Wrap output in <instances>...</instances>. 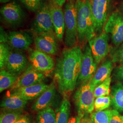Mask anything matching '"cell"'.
Segmentation results:
<instances>
[{"label":"cell","mask_w":123,"mask_h":123,"mask_svg":"<svg viewBox=\"0 0 123 123\" xmlns=\"http://www.w3.org/2000/svg\"><path fill=\"white\" fill-rule=\"evenodd\" d=\"M82 54L81 47L76 45L64 49L57 59L54 79L59 92L64 96L73 91L78 84Z\"/></svg>","instance_id":"1"},{"label":"cell","mask_w":123,"mask_h":123,"mask_svg":"<svg viewBox=\"0 0 123 123\" xmlns=\"http://www.w3.org/2000/svg\"><path fill=\"white\" fill-rule=\"evenodd\" d=\"M78 38L80 44L86 43L96 35L92 10V0H76Z\"/></svg>","instance_id":"2"},{"label":"cell","mask_w":123,"mask_h":123,"mask_svg":"<svg viewBox=\"0 0 123 123\" xmlns=\"http://www.w3.org/2000/svg\"><path fill=\"white\" fill-rule=\"evenodd\" d=\"M63 11L65 25L63 42L67 48H71L76 46L78 41L76 0H67Z\"/></svg>","instance_id":"3"},{"label":"cell","mask_w":123,"mask_h":123,"mask_svg":"<svg viewBox=\"0 0 123 123\" xmlns=\"http://www.w3.org/2000/svg\"><path fill=\"white\" fill-rule=\"evenodd\" d=\"M95 88L90 80L82 84L75 92L74 99L79 117L92 113L94 110V90Z\"/></svg>","instance_id":"4"},{"label":"cell","mask_w":123,"mask_h":123,"mask_svg":"<svg viewBox=\"0 0 123 123\" xmlns=\"http://www.w3.org/2000/svg\"><path fill=\"white\" fill-rule=\"evenodd\" d=\"M34 35L54 31L48 0H43L31 25Z\"/></svg>","instance_id":"5"},{"label":"cell","mask_w":123,"mask_h":123,"mask_svg":"<svg viewBox=\"0 0 123 123\" xmlns=\"http://www.w3.org/2000/svg\"><path fill=\"white\" fill-rule=\"evenodd\" d=\"M104 31L111 36L112 43L118 47L123 43V13L115 11L108 18Z\"/></svg>","instance_id":"6"},{"label":"cell","mask_w":123,"mask_h":123,"mask_svg":"<svg viewBox=\"0 0 123 123\" xmlns=\"http://www.w3.org/2000/svg\"><path fill=\"white\" fill-rule=\"evenodd\" d=\"M58 41L54 31L34 35L36 49L50 55H55L58 52Z\"/></svg>","instance_id":"7"},{"label":"cell","mask_w":123,"mask_h":123,"mask_svg":"<svg viewBox=\"0 0 123 123\" xmlns=\"http://www.w3.org/2000/svg\"><path fill=\"white\" fill-rule=\"evenodd\" d=\"M0 14L5 22L12 26L21 25L26 18L21 6L15 0L4 5L0 9Z\"/></svg>","instance_id":"8"},{"label":"cell","mask_w":123,"mask_h":123,"mask_svg":"<svg viewBox=\"0 0 123 123\" xmlns=\"http://www.w3.org/2000/svg\"><path fill=\"white\" fill-rule=\"evenodd\" d=\"M109 39V35L104 31L88 42L97 65L101 62L110 52Z\"/></svg>","instance_id":"9"},{"label":"cell","mask_w":123,"mask_h":123,"mask_svg":"<svg viewBox=\"0 0 123 123\" xmlns=\"http://www.w3.org/2000/svg\"><path fill=\"white\" fill-rule=\"evenodd\" d=\"M111 0H92V10L96 34H100L108 20Z\"/></svg>","instance_id":"10"},{"label":"cell","mask_w":123,"mask_h":123,"mask_svg":"<svg viewBox=\"0 0 123 123\" xmlns=\"http://www.w3.org/2000/svg\"><path fill=\"white\" fill-rule=\"evenodd\" d=\"M28 60L35 69L44 74L54 70L55 64L53 57L36 49L29 51Z\"/></svg>","instance_id":"11"},{"label":"cell","mask_w":123,"mask_h":123,"mask_svg":"<svg viewBox=\"0 0 123 123\" xmlns=\"http://www.w3.org/2000/svg\"><path fill=\"white\" fill-rule=\"evenodd\" d=\"M96 65L90 47L86 44L83 51L81 70L78 84H82L92 79L96 71Z\"/></svg>","instance_id":"12"},{"label":"cell","mask_w":123,"mask_h":123,"mask_svg":"<svg viewBox=\"0 0 123 123\" xmlns=\"http://www.w3.org/2000/svg\"><path fill=\"white\" fill-rule=\"evenodd\" d=\"M34 43V35L29 31H11L8 33V43L14 49L27 50Z\"/></svg>","instance_id":"13"},{"label":"cell","mask_w":123,"mask_h":123,"mask_svg":"<svg viewBox=\"0 0 123 123\" xmlns=\"http://www.w3.org/2000/svg\"><path fill=\"white\" fill-rule=\"evenodd\" d=\"M28 59L22 51L12 49L5 69L16 76L19 77L28 67Z\"/></svg>","instance_id":"14"},{"label":"cell","mask_w":123,"mask_h":123,"mask_svg":"<svg viewBox=\"0 0 123 123\" xmlns=\"http://www.w3.org/2000/svg\"><path fill=\"white\" fill-rule=\"evenodd\" d=\"M54 31L59 41L63 40L65 30V18L62 7L54 1L48 0Z\"/></svg>","instance_id":"15"},{"label":"cell","mask_w":123,"mask_h":123,"mask_svg":"<svg viewBox=\"0 0 123 123\" xmlns=\"http://www.w3.org/2000/svg\"><path fill=\"white\" fill-rule=\"evenodd\" d=\"M44 78V74L37 70L30 64L19 77L18 81L12 88L15 90L39 84L42 83Z\"/></svg>","instance_id":"16"},{"label":"cell","mask_w":123,"mask_h":123,"mask_svg":"<svg viewBox=\"0 0 123 123\" xmlns=\"http://www.w3.org/2000/svg\"><path fill=\"white\" fill-rule=\"evenodd\" d=\"M56 88L54 82H52L49 87L36 100L31 106L32 110L39 111L50 107L56 97Z\"/></svg>","instance_id":"17"},{"label":"cell","mask_w":123,"mask_h":123,"mask_svg":"<svg viewBox=\"0 0 123 123\" xmlns=\"http://www.w3.org/2000/svg\"><path fill=\"white\" fill-rule=\"evenodd\" d=\"M49 86V85L42 82L28 87L14 90L13 92L28 101L38 98Z\"/></svg>","instance_id":"18"},{"label":"cell","mask_w":123,"mask_h":123,"mask_svg":"<svg viewBox=\"0 0 123 123\" xmlns=\"http://www.w3.org/2000/svg\"><path fill=\"white\" fill-rule=\"evenodd\" d=\"M28 101L12 92L4 98L0 103V107L6 110H22L26 106Z\"/></svg>","instance_id":"19"},{"label":"cell","mask_w":123,"mask_h":123,"mask_svg":"<svg viewBox=\"0 0 123 123\" xmlns=\"http://www.w3.org/2000/svg\"><path fill=\"white\" fill-rule=\"evenodd\" d=\"M113 69V62L110 60L104 62L91 79V83L96 87L97 86L110 77Z\"/></svg>","instance_id":"20"},{"label":"cell","mask_w":123,"mask_h":123,"mask_svg":"<svg viewBox=\"0 0 123 123\" xmlns=\"http://www.w3.org/2000/svg\"><path fill=\"white\" fill-rule=\"evenodd\" d=\"M111 104L115 110L123 112V83L115 84L111 90Z\"/></svg>","instance_id":"21"},{"label":"cell","mask_w":123,"mask_h":123,"mask_svg":"<svg viewBox=\"0 0 123 123\" xmlns=\"http://www.w3.org/2000/svg\"><path fill=\"white\" fill-rule=\"evenodd\" d=\"M71 107L70 102L65 97L56 112V123H68L70 118Z\"/></svg>","instance_id":"22"},{"label":"cell","mask_w":123,"mask_h":123,"mask_svg":"<svg viewBox=\"0 0 123 123\" xmlns=\"http://www.w3.org/2000/svg\"><path fill=\"white\" fill-rule=\"evenodd\" d=\"M19 77L16 76L6 69H2L0 72V92L9 88H12L18 81Z\"/></svg>","instance_id":"23"},{"label":"cell","mask_w":123,"mask_h":123,"mask_svg":"<svg viewBox=\"0 0 123 123\" xmlns=\"http://www.w3.org/2000/svg\"><path fill=\"white\" fill-rule=\"evenodd\" d=\"M56 113L52 108L49 107L38 112L36 123H56Z\"/></svg>","instance_id":"24"},{"label":"cell","mask_w":123,"mask_h":123,"mask_svg":"<svg viewBox=\"0 0 123 123\" xmlns=\"http://www.w3.org/2000/svg\"><path fill=\"white\" fill-rule=\"evenodd\" d=\"M22 115V110H6L0 114V123H15Z\"/></svg>","instance_id":"25"},{"label":"cell","mask_w":123,"mask_h":123,"mask_svg":"<svg viewBox=\"0 0 123 123\" xmlns=\"http://www.w3.org/2000/svg\"><path fill=\"white\" fill-rule=\"evenodd\" d=\"M111 110L95 111L90 114L92 123H110Z\"/></svg>","instance_id":"26"},{"label":"cell","mask_w":123,"mask_h":123,"mask_svg":"<svg viewBox=\"0 0 123 123\" xmlns=\"http://www.w3.org/2000/svg\"><path fill=\"white\" fill-rule=\"evenodd\" d=\"M12 48L8 43H0V69H4Z\"/></svg>","instance_id":"27"},{"label":"cell","mask_w":123,"mask_h":123,"mask_svg":"<svg viewBox=\"0 0 123 123\" xmlns=\"http://www.w3.org/2000/svg\"><path fill=\"white\" fill-rule=\"evenodd\" d=\"M111 81V79L110 77L95 88L94 90L95 98L100 96L109 95L110 92Z\"/></svg>","instance_id":"28"},{"label":"cell","mask_w":123,"mask_h":123,"mask_svg":"<svg viewBox=\"0 0 123 123\" xmlns=\"http://www.w3.org/2000/svg\"><path fill=\"white\" fill-rule=\"evenodd\" d=\"M111 104V97L110 95L97 97L94 101V110L100 111L106 110Z\"/></svg>","instance_id":"29"},{"label":"cell","mask_w":123,"mask_h":123,"mask_svg":"<svg viewBox=\"0 0 123 123\" xmlns=\"http://www.w3.org/2000/svg\"><path fill=\"white\" fill-rule=\"evenodd\" d=\"M111 57L113 62L123 64V43L111 53Z\"/></svg>","instance_id":"30"},{"label":"cell","mask_w":123,"mask_h":123,"mask_svg":"<svg viewBox=\"0 0 123 123\" xmlns=\"http://www.w3.org/2000/svg\"><path fill=\"white\" fill-rule=\"evenodd\" d=\"M43 0H20L26 9L31 12H36Z\"/></svg>","instance_id":"31"},{"label":"cell","mask_w":123,"mask_h":123,"mask_svg":"<svg viewBox=\"0 0 123 123\" xmlns=\"http://www.w3.org/2000/svg\"><path fill=\"white\" fill-rule=\"evenodd\" d=\"M110 123H123L121 115L119 114L118 111L116 110H111Z\"/></svg>","instance_id":"32"},{"label":"cell","mask_w":123,"mask_h":123,"mask_svg":"<svg viewBox=\"0 0 123 123\" xmlns=\"http://www.w3.org/2000/svg\"><path fill=\"white\" fill-rule=\"evenodd\" d=\"M115 77L121 81H123V64H121L116 69Z\"/></svg>","instance_id":"33"},{"label":"cell","mask_w":123,"mask_h":123,"mask_svg":"<svg viewBox=\"0 0 123 123\" xmlns=\"http://www.w3.org/2000/svg\"><path fill=\"white\" fill-rule=\"evenodd\" d=\"M0 43H8V33H7L4 29L0 26Z\"/></svg>","instance_id":"34"},{"label":"cell","mask_w":123,"mask_h":123,"mask_svg":"<svg viewBox=\"0 0 123 123\" xmlns=\"http://www.w3.org/2000/svg\"><path fill=\"white\" fill-rule=\"evenodd\" d=\"M15 123H31V122L27 116L22 114V116Z\"/></svg>","instance_id":"35"},{"label":"cell","mask_w":123,"mask_h":123,"mask_svg":"<svg viewBox=\"0 0 123 123\" xmlns=\"http://www.w3.org/2000/svg\"><path fill=\"white\" fill-rule=\"evenodd\" d=\"M80 118L79 116H74L70 118L68 123H79Z\"/></svg>","instance_id":"36"},{"label":"cell","mask_w":123,"mask_h":123,"mask_svg":"<svg viewBox=\"0 0 123 123\" xmlns=\"http://www.w3.org/2000/svg\"><path fill=\"white\" fill-rule=\"evenodd\" d=\"M80 123H91V120L90 118L88 117L87 115H85L82 117H80Z\"/></svg>","instance_id":"37"},{"label":"cell","mask_w":123,"mask_h":123,"mask_svg":"<svg viewBox=\"0 0 123 123\" xmlns=\"http://www.w3.org/2000/svg\"><path fill=\"white\" fill-rule=\"evenodd\" d=\"M67 0H54V1L61 7H63Z\"/></svg>","instance_id":"38"},{"label":"cell","mask_w":123,"mask_h":123,"mask_svg":"<svg viewBox=\"0 0 123 123\" xmlns=\"http://www.w3.org/2000/svg\"><path fill=\"white\" fill-rule=\"evenodd\" d=\"M11 0H0V3H8Z\"/></svg>","instance_id":"39"},{"label":"cell","mask_w":123,"mask_h":123,"mask_svg":"<svg viewBox=\"0 0 123 123\" xmlns=\"http://www.w3.org/2000/svg\"><path fill=\"white\" fill-rule=\"evenodd\" d=\"M121 118L122 119V120H123V116H121Z\"/></svg>","instance_id":"40"},{"label":"cell","mask_w":123,"mask_h":123,"mask_svg":"<svg viewBox=\"0 0 123 123\" xmlns=\"http://www.w3.org/2000/svg\"><path fill=\"white\" fill-rule=\"evenodd\" d=\"M122 8H123V6H122Z\"/></svg>","instance_id":"41"},{"label":"cell","mask_w":123,"mask_h":123,"mask_svg":"<svg viewBox=\"0 0 123 123\" xmlns=\"http://www.w3.org/2000/svg\"><path fill=\"white\" fill-rule=\"evenodd\" d=\"M91 123H92V121H91Z\"/></svg>","instance_id":"42"},{"label":"cell","mask_w":123,"mask_h":123,"mask_svg":"<svg viewBox=\"0 0 123 123\" xmlns=\"http://www.w3.org/2000/svg\"></svg>","instance_id":"43"}]
</instances>
